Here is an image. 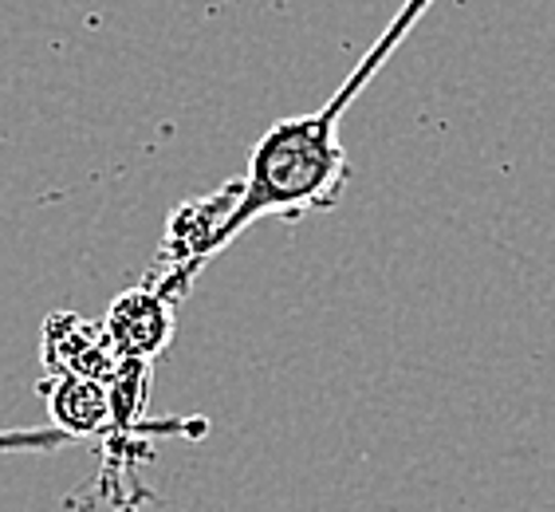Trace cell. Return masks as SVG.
Here are the masks:
<instances>
[{
	"mask_svg": "<svg viewBox=\"0 0 555 512\" xmlns=\"http://www.w3.org/2000/svg\"><path fill=\"white\" fill-rule=\"evenodd\" d=\"M434 0H406L398 16L386 24V33L371 43V52L359 60L347 79L339 84L327 103L311 115L280 118L260 135V142L248 150V170L241 178V202L229 221V245L245 233L248 225L280 217V221H299L308 214H327L339 205L343 185L351 182V158L343 150L339 123L354 99L363 95L378 67L395 55V48L410 36Z\"/></svg>",
	"mask_w": 555,
	"mask_h": 512,
	"instance_id": "6da1fadb",
	"label": "cell"
},
{
	"mask_svg": "<svg viewBox=\"0 0 555 512\" xmlns=\"http://www.w3.org/2000/svg\"><path fill=\"white\" fill-rule=\"evenodd\" d=\"M190 296L166 277L150 268V277L134 289L118 292L111 304L103 335L115 347L118 359L127 363H158V355L170 347L173 328H178V304Z\"/></svg>",
	"mask_w": 555,
	"mask_h": 512,
	"instance_id": "7a4b0ae2",
	"label": "cell"
},
{
	"mask_svg": "<svg viewBox=\"0 0 555 512\" xmlns=\"http://www.w3.org/2000/svg\"><path fill=\"white\" fill-rule=\"evenodd\" d=\"M236 202H241V178L178 205L166 217V236H162V253L154 268H166L185 284H193L197 272L229 248V221H233Z\"/></svg>",
	"mask_w": 555,
	"mask_h": 512,
	"instance_id": "3957f363",
	"label": "cell"
},
{
	"mask_svg": "<svg viewBox=\"0 0 555 512\" xmlns=\"http://www.w3.org/2000/svg\"><path fill=\"white\" fill-rule=\"evenodd\" d=\"M40 359L48 374H83L99 383H111L122 371V359L103 335V323H87L75 311L48 316L40 335Z\"/></svg>",
	"mask_w": 555,
	"mask_h": 512,
	"instance_id": "277c9868",
	"label": "cell"
},
{
	"mask_svg": "<svg viewBox=\"0 0 555 512\" xmlns=\"http://www.w3.org/2000/svg\"><path fill=\"white\" fill-rule=\"evenodd\" d=\"M40 395L52 410V422L67 430L75 441L79 438H103L115 418L111 386L83 374H48L40 379Z\"/></svg>",
	"mask_w": 555,
	"mask_h": 512,
	"instance_id": "5b68a950",
	"label": "cell"
},
{
	"mask_svg": "<svg viewBox=\"0 0 555 512\" xmlns=\"http://www.w3.org/2000/svg\"><path fill=\"white\" fill-rule=\"evenodd\" d=\"M72 434L60 426L40 430H0V453H52V449L72 446Z\"/></svg>",
	"mask_w": 555,
	"mask_h": 512,
	"instance_id": "8992f818",
	"label": "cell"
}]
</instances>
